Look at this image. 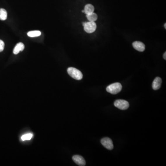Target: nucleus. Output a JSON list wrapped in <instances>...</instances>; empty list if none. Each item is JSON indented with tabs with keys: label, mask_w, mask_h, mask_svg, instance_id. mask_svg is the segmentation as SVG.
Segmentation results:
<instances>
[{
	"label": "nucleus",
	"mask_w": 166,
	"mask_h": 166,
	"mask_svg": "<svg viewBox=\"0 0 166 166\" xmlns=\"http://www.w3.org/2000/svg\"><path fill=\"white\" fill-rule=\"evenodd\" d=\"M67 71L68 74L74 79L79 81L83 78L82 73L74 67H69Z\"/></svg>",
	"instance_id": "nucleus-1"
},
{
	"label": "nucleus",
	"mask_w": 166,
	"mask_h": 166,
	"mask_svg": "<svg viewBox=\"0 0 166 166\" xmlns=\"http://www.w3.org/2000/svg\"><path fill=\"white\" fill-rule=\"evenodd\" d=\"M122 85L120 83H115L108 86L106 88L107 92L112 94H117L122 90Z\"/></svg>",
	"instance_id": "nucleus-2"
},
{
	"label": "nucleus",
	"mask_w": 166,
	"mask_h": 166,
	"mask_svg": "<svg viewBox=\"0 0 166 166\" xmlns=\"http://www.w3.org/2000/svg\"><path fill=\"white\" fill-rule=\"evenodd\" d=\"M114 105L115 107L121 110H126L129 107V104L127 101L121 99L116 100L114 102Z\"/></svg>",
	"instance_id": "nucleus-3"
},
{
	"label": "nucleus",
	"mask_w": 166,
	"mask_h": 166,
	"mask_svg": "<svg viewBox=\"0 0 166 166\" xmlns=\"http://www.w3.org/2000/svg\"><path fill=\"white\" fill-rule=\"evenodd\" d=\"M97 24L95 22H86L84 25L85 32L88 33H92L95 32L97 29Z\"/></svg>",
	"instance_id": "nucleus-4"
},
{
	"label": "nucleus",
	"mask_w": 166,
	"mask_h": 166,
	"mask_svg": "<svg viewBox=\"0 0 166 166\" xmlns=\"http://www.w3.org/2000/svg\"><path fill=\"white\" fill-rule=\"evenodd\" d=\"M102 145L108 150H112L113 149V141L110 138H104L101 140Z\"/></svg>",
	"instance_id": "nucleus-5"
},
{
	"label": "nucleus",
	"mask_w": 166,
	"mask_h": 166,
	"mask_svg": "<svg viewBox=\"0 0 166 166\" xmlns=\"http://www.w3.org/2000/svg\"><path fill=\"white\" fill-rule=\"evenodd\" d=\"M73 161L78 166H84L85 165L86 162L82 156L79 155H75L73 156Z\"/></svg>",
	"instance_id": "nucleus-6"
},
{
	"label": "nucleus",
	"mask_w": 166,
	"mask_h": 166,
	"mask_svg": "<svg viewBox=\"0 0 166 166\" xmlns=\"http://www.w3.org/2000/svg\"><path fill=\"white\" fill-rule=\"evenodd\" d=\"M132 46L136 50L140 52H143L145 48V45L144 43L139 41H135L132 43Z\"/></svg>",
	"instance_id": "nucleus-7"
},
{
	"label": "nucleus",
	"mask_w": 166,
	"mask_h": 166,
	"mask_svg": "<svg viewBox=\"0 0 166 166\" xmlns=\"http://www.w3.org/2000/svg\"><path fill=\"white\" fill-rule=\"evenodd\" d=\"M162 80L161 78L156 77L152 83V88L154 90L159 89L162 85Z\"/></svg>",
	"instance_id": "nucleus-8"
},
{
	"label": "nucleus",
	"mask_w": 166,
	"mask_h": 166,
	"mask_svg": "<svg viewBox=\"0 0 166 166\" xmlns=\"http://www.w3.org/2000/svg\"><path fill=\"white\" fill-rule=\"evenodd\" d=\"M25 45L24 44L22 43H18V44H17L15 47H14L13 49V53L15 55L19 54L20 51H22L24 50Z\"/></svg>",
	"instance_id": "nucleus-9"
},
{
	"label": "nucleus",
	"mask_w": 166,
	"mask_h": 166,
	"mask_svg": "<svg viewBox=\"0 0 166 166\" xmlns=\"http://www.w3.org/2000/svg\"><path fill=\"white\" fill-rule=\"evenodd\" d=\"M94 10H95V8L92 5L90 4L86 5L85 7V9H84L85 13L86 15L93 13Z\"/></svg>",
	"instance_id": "nucleus-10"
},
{
	"label": "nucleus",
	"mask_w": 166,
	"mask_h": 166,
	"mask_svg": "<svg viewBox=\"0 0 166 166\" xmlns=\"http://www.w3.org/2000/svg\"><path fill=\"white\" fill-rule=\"evenodd\" d=\"M86 17H87L88 20L91 22H95L97 20V18H98V16L97 15V14L94 12L86 15Z\"/></svg>",
	"instance_id": "nucleus-11"
},
{
	"label": "nucleus",
	"mask_w": 166,
	"mask_h": 166,
	"mask_svg": "<svg viewBox=\"0 0 166 166\" xmlns=\"http://www.w3.org/2000/svg\"><path fill=\"white\" fill-rule=\"evenodd\" d=\"M8 13L5 9L0 8V20H5L7 19Z\"/></svg>",
	"instance_id": "nucleus-12"
},
{
	"label": "nucleus",
	"mask_w": 166,
	"mask_h": 166,
	"mask_svg": "<svg viewBox=\"0 0 166 166\" xmlns=\"http://www.w3.org/2000/svg\"><path fill=\"white\" fill-rule=\"evenodd\" d=\"M41 32L39 31H31L28 32L27 35L31 38L36 37L41 35Z\"/></svg>",
	"instance_id": "nucleus-13"
},
{
	"label": "nucleus",
	"mask_w": 166,
	"mask_h": 166,
	"mask_svg": "<svg viewBox=\"0 0 166 166\" xmlns=\"http://www.w3.org/2000/svg\"><path fill=\"white\" fill-rule=\"evenodd\" d=\"M33 137V135L32 133H28V134H25L24 135L21 137V139L23 141L25 140H31Z\"/></svg>",
	"instance_id": "nucleus-14"
},
{
	"label": "nucleus",
	"mask_w": 166,
	"mask_h": 166,
	"mask_svg": "<svg viewBox=\"0 0 166 166\" xmlns=\"http://www.w3.org/2000/svg\"><path fill=\"white\" fill-rule=\"evenodd\" d=\"M5 47V43L4 41L0 40V52H2L4 50Z\"/></svg>",
	"instance_id": "nucleus-15"
},
{
	"label": "nucleus",
	"mask_w": 166,
	"mask_h": 166,
	"mask_svg": "<svg viewBox=\"0 0 166 166\" xmlns=\"http://www.w3.org/2000/svg\"><path fill=\"white\" fill-rule=\"evenodd\" d=\"M163 58H164V59H165V60L166 59V52H165V53H164V54H163Z\"/></svg>",
	"instance_id": "nucleus-16"
},
{
	"label": "nucleus",
	"mask_w": 166,
	"mask_h": 166,
	"mask_svg": "<svg viewBox=\"0 0 166 166\" xmlns=\"http://www.w3.org/2000/svg\"><path fill=\"white\" fill-rule=\"evenodd\" d=\"M164 27H165V28L166 29V24L165 23V25H164Z\"/></svg>",
	"instance_id": "nucleus-17"
},
{
	"label": "nucleus",
	"mask_w": 166,
	"mask_h": 166,
	"mask_svg": "<svg viewBox=\"0 0 166 166\" xmlns=\"http://www.w3.org/2000/svg\"><path fill=\"white\" fill-rule=\"evenodd\" d=\"M82 12L83 13H85V10H82Z\"/></svg>",
	"instance_id": "nucleus-18"
}]
</instances>
